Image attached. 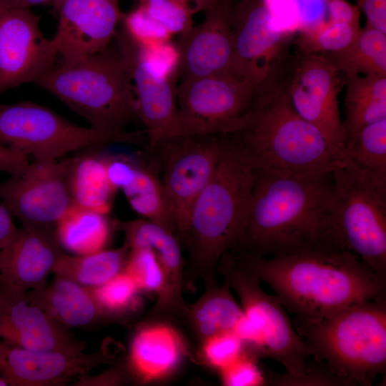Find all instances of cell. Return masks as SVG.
Instances as JSON below:
<instances>
[{
	"instance_id": "obj_1",
	"label": "cell",
	"mask_w": 386,
	"mask_h": 386,
	"mask_svg": "<svg viewBox=\"0 0 386 386\" xmlns=\"http://www.w3.org/2000/svg\"><path fill=\"white\" fill-rule=\"evenodd\" d=\"M332 172L281 176L254 169L250 201L233 249L260 257L345 249L331 224Z\"/></svg>"
},
{
	"instance_id": "obj_2",
	"label": "cell",
	"mask_w": 386,
	"mask_h": 386,
	"mask_svg": "<svg viewBox=\"0 0 386 386\" xmlns=\"http://www.w3.org/2000/svg\"><path fill=\"white\" fill-rule=\"evenodd\" d=\"M227 251L272 289L294 315L293 322H317L351 305L386 297V277L348 250L319 249L274 257Z\"/></svg>"
},
{
	"instance_id": "obj_3",
	"label": "cell",
	"mask_w": 386,
	"mask_h": 386,
	"mask_svg": "<svg viewBox=\"0 0 386 386\" xmlns=\"http://www.w3.org/2000/svg\"><path fill=\"white\" fill-rule=\"evenodd\" d=\"M254 169L239 142L224 134L216 169L196 199L183 232L177 237L187 254L184 290L194 292L198 280L205 290L219 285L217 267L234 241L247 212Z\"/></svg>"
},
{
	"instance_id": "obj_4",
	"label": "cell",
	"mask_w": 386,
	"mask_h": 386,
	"mask_svg": "<svg viewBox=\"0 0 386 386\" xmlns=\"http://www.w3.org/2000/svg\"><path fill=\"white\" fill-rule=\"evenodd\" d=\"M286 62L263 85L247 124L232 134L254 169L292 177L332 172L345 164L322 132L293 107L284 79Z\"/></svg>"
},
{
	"instance_id": "obj_5",
	"label": "cell",
	"mask_w": 386,
	"mask_h": 386,
	"mask_svg": "<svg viewBox=\"0 0 386 386\" xmlns=\"http://www.w3.org/2000/svg\"><path fill=\"white\" fill-rule=\"evenodd\" d=\"M33 84L47 91L89 122L90 127L114 136H129V124L139 119L129 78L117 48L44 72Z\"/></svg>"
},
{
	"instance_id": "obj_6",
	"label": "cell",
	"mask_w": 386,
	"mask_h": 386,
	"mask_svg": "<svg viewBox=\"0 0 386 386\" xmlns=\"http://www.w3.org/2000/svg\"><path fill=\"white\" fill-rule=\"evenodd\" d=\"M342 386L371 385L386 368V297L351 305L314 322H293Z\"/></svg>"
},
{
	"instance_id": "obj_7",
	"label": "cell",
	"mask_w": 386,
	"mask_h": 386,
	"mask_svg": "<svg viewBox=\"0 0 386 386\" xmlns=\"http://www.w3.org/2000/svg\"><path fill=\"white\" fill-rule=\"evenodd\" d=\"M332 175L331 224L337 240L386 277V179L350 164Z\"/></svg>"
},
{
	"instance_id": "obj_8",
	"label": "cell",
	"mask_w": 386,
	"mask_h": 386,
	"mask_svg": "<svg viewBox=\"0 0 386 386\" xmlns=\"http://www.w3.org/2000/svg\"><path fill=\"white\" fill-rule=\"evenodd\" d=\"M269 77L258 81L227 71L180 82L176 89L175 134L239 132L249 122Z\"/></svg>"
},
{
	"instance_id": "obj_9",
	"label": "cell",
	"mask_w": 386,
	"mask_h": 386,
	"mask_svg": "<svg viewBox=\"0 0 386 386\" xmlns=\"http://www.w3.org/2000/svg\"><path fill=\"white\" fill-rule=\"evenodd\" d=\"M141 142L137 132L125 137L104 134L36 103H0V143L34 160H56L69 152L114 143L139 146Z\"/></svg>"
},
{
	"instance_id": "obj_10",
	"label": "cell",
	"mask_w": 386,
	"mask_h": 386,
	"mask_svg": "<svg viewBox=\"0 0 386 386\" xmlns=\"http://www.w3.org/2000/svg\"><path fill=\"white\" fill-rule=\"evenodd\" d=\"M217 273L238 295L244 315L259 335L258 357L277 361L289 376L304 375L312 351L277 297L265 292L259 277L240 265L228 251L220 257Z\"/></svg>"
},
{
	"instance_id": "obj_11",
	"label": "cell",
	"mask_w": 386,
	"mask_h": 386,
	"mask_svg": "<svg viewBox=\"0 0 386 386\" xmlns=\"http://www.w3.org/2000/svg\"><path fill=\"white\" fill-rule=\"evenodd\" d=\"M222 134H175L147 152L173 215L176 237L184 230L192 206L211 179L224 145Z\"/></svg>"
},
{
	"instance_id": "obj_12",
	"label": "cell",
	"mask_w": 386,
	"mask_h": 386,
	"mask_svg": "<svg viewBox=\"0 0 386 386\" xmlns=\"http://www.w3.org/2000/svg\"><path fill=\"white\" fill-rule=\"evenodd\" d=\"M284 79L296 112L324 134L344 164L347 136L339 109L338 96L344 76L324 54L290 53Z\"/></svg>"
},
{
	"instance_id": "obj_13",
	"label": "cell",
	"mask_w": 386,
	"mask_h": 386,
	"mask_svg": "<svg viewBox=\"0 0 386 386\" xmlns=\"http://www.w3.org/2000/svg\"><path fill=\"white\" fill-rule=\"evenodd\" d=\"M267 0H239L231 19L230 71L258 81L284 63L297 29L279 28Z\"/></svg>"
},
{
	"instance_id": "obj_14",
	"label": "cell",
	"mask_w": 386,
	"mask_h": 386,
	"mask_svg": "<svg viewBox=\"0 0 386 386\" xmlns=\"http://www.w3.org/2000/svg\"><path fill=\"white\" fill-rule=\"evenodd\" d=\"M70 158L34 160L0 182V199L22 227L55 228L73 204L68 173Z\"/></svg>"
},
{
	"instance_id": "obj_15",
	"label": "cell",
	"mask_w": 386,
	"mask_h": 386,
	"mask_svg": "<svg viewBox=\"0 0 386 386\" xmlns=\"http://www.w3.org/2000/svg\"><path fill=\"white\" fill-rule=\"evenodd\" d=\"M114 39L129 78L138 117L146 128L147 149H150L161 139L175 134L178 78L156 70L142 46L122 26Z\"/></svg>"
},
{
	"instance_id": "obj_16",
	"label": "cell",
	"mask_w": 386,
	"mask_h": 386,
	"mask_svg": "<svg viewBox=\"0 0 386 386\" xmlns=\"http://www.w3.org/2000/svg\"><path fill=\"white\" fill-rule=\"evenodd\" d=\"M40 17L29 9L0 6V96L31 82L54 66L52 39L43 34Z\"/></svg>"
},
{
	"instance_id": "obj_17",
	"label": "cell",
	"mask_w": 386,
	"mask_h": 386,
	"mask_svg": "<svg viewBox=\"0 0 386 386\" xmlns=\"http://www.w3.org/2000/svg\"><path fill=\"white\" fill-rule=\"evenodd\" d=\"M51 39L61 64L83 59L109 45L122 21L119 0H64Z\"/></svg>"
},
{
	"instance_id": "obj_18",
	"label": "cell",
	"mask_w": 386,
	"mask_h": 386,
	"mask_svg": "<svg viewBox=\"0 0 386 386\" xmlns=\"http://www.w3.org/2000/svg\"><path fill=\"white\" fill-rule=\"evenodd\" d=\"M0 341L41 352L80 353L86 347L68 327L29 303L26 293L1 286Z\"/></svg>"
},
{
	"instance_id": "obj_19",
	"label": "cell",
	"mask_w": 386,
	"mask_h": 386,
	"mask_svg": "<svg viewBox=\"0 0 386 386\" xmlns=\"http://www.w3.org/2000/svg\"><path fill=\"white\" fill-rule=\"evenodd\" d=\"M114 357L99 349L91 354L33 351L0 341V373L11 386L62 385Z\"/></svg>"
},
{
	"instance_id": "obj_20",
	"label": "cell",
	"mask_w": 386,
	"mask_h": 386,
	"mask_svg": "<svg viewBox=\"0 0 386 386\" xmlns=\"http://www.w3.org/2000/svg\"><path fill=\"white\" fill-rule=\"evenodd\" d=\"M233 8L232 0H218L216 6L205 13L201 24L179 36L176 44L180 82L230 71Z\"/></svg>"
},
{
	"instance_id": "obj_21",
	"label": "cell",
	"mask_w": 386,
	"mask_h": 386,
	"mask_svg": "<svg viewBox=\"0 0 386 386\" xmlns=\"http://www.w3.org/2000/svg\"><path fill=\"white\" fill-rule=\"evenodd\" d=\"M64 253L55 228H19L12 242L0 250V286L23 293L43 289Z\"/></svg>"
},
{
	"instance_id": "obj_22",
	"label": "cell",
	"mask_w": 386,
	"mask_h": 386,
	"mask_svg": "<svg viewBox=\"0 0 386 386\" xmlns=\"http://www.w3.org/2000/svg\"><path fill=\"white\" fill-rule=\"evenodd\" d=\"M187 353L181 333L167 322H145L129 348V370L141 382L164 378L174 372Z\"/></svg>"
},
{
	"instance_id": "obj_23",
	"label": "cell",
	"mask_w": 386,
	"mask_h": 386,
	"mask_svg": "<svg viewBox=\"0 0 386 386\" xmlns=\"http://www.w3.org/2000/svg\"><path fill=\"white\" fill-rule=\"evenodd\" d=\"M26 297L29 303L68 328L85 327L108 319L89 287L63 277L56 276L41 290L27 292Z\"/></svg>"
},
{
	"instance_id": "obj_24",
	"label": "cell",
	"mask_w": 386,
	"mask_h": 386,
	"mask_svg": "<svg viewBox=\"0 0 386 386\" xmlns=\"http://www.w3.org/2000/svg\"><path fill=\"white\" fill-rule=\"evenodd\" d=\"M346 149L365 127L386 119V76H344Z\"/></svg>"
},
{
	"instance_id": "obj_25",
	"label": "cell",
	"mask_w": 386,
	"mask_h": 386,
	"mask_svg": "<svg viewBox=\"0 0 386 386\" xmlns=\"http://www.w3.org/2000/svg\"><path fill=\"white\" fill-rule=\"evenodd\" d=\"M68 183L73 204L104 214L109 212L117 190L109 180L103 155L70 158Z\"/></svg>"
},
{
	"instance_id": "obj_26",
	"label": "cell",
	"mask_w": 386,
	"mask_h": 386,
	"mask_svg": "<svg viewBox=\"0 0 386 386\" xmlns=\"http://www.w3.org/2000/svg\"><path fill=\"white\" fill-rule=\"evenodd\" d=\"M243 315L231 288L224 282L222 286L205 290L193 305H189L185 320L202 342L215 335L233 331Z\"/></svg>"
},
{
	"instance_id": "obj_27",
	"label": "cell",
	"mask_w": 386,
	"mask_h": 386,
	"mask_svg": "<svg viewBox=\"0 0 386 386\" xmlns=\"http://www.w3.org/2000/svg\"><path fill=\"white\" fill-rule=\"evenodd\" d=\"M112 225L107 214L72 204L58 221L55 231L63 249L76 255L104 249Z\"/></svg>"
},
{
	"instance_id": "obj_28",
	"label": "cell",
	"mask_w": 386,
	"mask_h": 386,
	"mask_svg": "<svg viewBox=\"0 0 386 386\" xmlns=\"http://www.w3.org/2000/svg\"><path fill=\"white\" fill-rule=\"evenodd\" d=\"M129 253V248L125 243L119 248L85 255L64 252L55 264L52 274L85 287H98L123 271Z\"/></svg>"
},
{
	"instance_id": "obj_29",
	"label": "cell",
	"mask_w": 386,
	"mask_h": 386,
	"mask_svg": "<svg viewBox=\"0 0 386 386\" xmlns=\"http://www.w3.org/2000/svg\"><path fill=\"white\" fill-rule=\"evenodd\" d=\"M343 76H386V34L365 25L346 48L323 54Z\"/></svg>"
},
{
	"instance_id": "obj_30",
	"label": "cell",
	"mask_w": 386,
	"mask_h": 386,
	"mask_svg": "<svg viewBox=\"0 0 386 386\" xmlns=\"http://www.w3.org/2000/svg\"><path fill=\"white\" fill-rule=\"evenodd\" d=\"M361 29L360 26L321 20L297 29L292 44L305 54L335 52L351 44Z\"/></svg>"
},
{
	"instance_id": "obj_31",
	"label": "cell",
	"mask_w": 386,
	"mask_h": 386,
	"mask_svg": "<svg viewBox=\"0 0 386 386\" xmlns=\"http://www.w3.org/2000/svg\"><path fill=\"white\" fill-rule=\"evenodd\" d=\"M347 164L386 179V119L362 128L346 149Z\"/></svg>"
},
{
	"instance_id": "obj_32",
	"label": "cell",
	"mask_w": 386,
	"mask_h": 386,
	"mask_svg": "<svg viewBox=\"0 0 386 386\" xmlns=\"http://www.w3.org/2000/svg\"><path fill=\"white\" fill-rule=\"evenodd\" d=\"M102 311L108 319H118L138 309L141 290L132 278L122 271L105 283L89 287Z\"/></svg>"
},
{
	"instance_id": "obj_33",
	"label": "cell",
	"mask_w": 386,
	"mask_h": 386,
	"mask_svg": "<svg viewBox=\"0 0 386 386\" xmlns=\"http://www.w3.org/2000/svg\"><path fill=\"white\" fill-rule=\"evenodd\" d=\"M138 5L143 6L172 35H185L194 26L192 17L197 11L187 1L141 0L138 1Z\"/></svg>"
},
{
	"instance_id": "obj_34",
	"label": "cell",
	"mask_w": 386,
	"mask_h": 386,
	"mask_svg": "<svg viewBox=\"0 0 386 386\" xmlns=\"http://www.w3.org/2000/svg\"><path fill=\"white\" fill-rule=\"evenodd\" d=\"M123 271L128 274L141 292L157 295L163 274L155 252L150 248L129 250Z\"/></svg>"
},
{
	"instance_id": "obj_35",
	"label": "cell",
	"mask_w": 386,
	"mask_h": 386,
	"mask_svg": "<svg viewBox=\"0 0 386 386\" xmlns=\"http://www.w3.org/2000/svg\"><path fill=\"white\" fill-rule=\"evenodd\" d=\"M122 26L139 44L149 46L171 40L173 36L139 5L124 15Z\"/></svg>"
},
{
	"instance_id": "obj_36",
	"label": "cell",
	"mask_w": 386,
	"mask_h": 386,
	"mask_svg": "<svg viewBox=\"0 0 386 386\" xmlns=\"http://www.w3.org/2000/svg\"><path fill=\"white\" fill-rule=\"evenodd\" d=\"M201 343L204 360L219 371L232 364L245 349L243 342L234 331L215 335Z\"/></svg>"
},
{
	"instance_id": "obj_37",
	"label": "cell",
	"mask_w": 386,
	"mask_h": 386,
	"mask_svg": "<svg viewBox=\"0 0 386 386\" xmlns=\"http://www.w3.org/2000/svg\"><path fill=\"white\" fill-rule=\"evenodd\" d=\"M258 357L244 349L232 364L219 370L222 385L226 386H262L266 375L258 365Z\"/></svg>"
},
{
	"instance_id": "obj_38",
	"label": "cell",
	"mask_w": 386,
	"mask_h": 386,
	"mask_svg": "<svg viewBox=\"0 0 386 386\" xmlns=\"http://www.w3.org/2000/svg\"><path fill=\"white\" fill-rule=\"evenodd\" d=\"M269 385L279 386H342L341 382L320 362L317 367H308L306 373L299 377H291L284 373L270 372L266 375Z\"/></svg>"
},
{
	"instance_id": "obj_39",
	"label": "cell",
	"mask_w": 386,
	"mask_h": 386,
	"mask_svg": "<svg viewBox=\"0 0 386 386\" xmlns=\"http://www.w3.org/2000/svg\"><path fill=\"white\" fill-rule=\"evenodd\" d=\"M141 46L147 59L156 70L166 76L178 78L179 52L176 43L170 40L149 46Z\"/></svg>"
},
{
	"instance_id": "obj_40",
	"label": "cell",
	"mask_w": 386,
	"mask_h": 386,
	"mask_svg": "<svg viewBox=\"0 0 386 386\" xmlns=\"http://www.w3.org/2000/svg\"><path fill=\"white\" fill-rule=\"evenodd\" d=\"M103 157L111 184L116 190L124 189L133 180L139 162L123 154L103 155Z\"/></svg>"
},
{
	"instance_id": "obj_41",
	"label": "cell",
	"mask_w": 386,
	"mask_h": 386,
	"mask_svg": "<svg viewBox=\"0 0 386 386\" xmlns=\"http://www.w3.org/2000/svg\"><path fill=\"white\" fill-rule=\"evenodd\" d=\"M327 20L335 22L360 26V10L356 4L346 0H326Z\"/></svg>"
},
{
	"instance_id": "obj_42",
	"label": "cell",
	"mask_w": 386,
	"mask_h": 386,
	"mask_svg": "<svg viewBox=\"0 0 386 386\" xmlns=\"http://www.w3.org/2000/svg\"><path fill=\"white\" fill-rule=\"evenodd\" d=\"M367 19L365 25L386 34V0H356Z\"/></svg>"
},
{
	"instance_id": "obj_43",
	"label": "cell",
	"mask_w": 386,
	"mask_h": 386,
	"mask_svg": "<svg viewBox=\"0 0 386 386\" xmlns=\"http://www.w3.org/2000/svg\"><path fill=\"white\" fill-rule=\"evenodd\" d=\"M29 163L26 155L0 143V172L16 175L22 172Z\"/></svg>"
},
{
	"instance_id": "obj_44",
	"label": "cell",
	"mask_w": 386,
	"mask_h": 386,
	"mask_svg": "<svg viewBox=\"0 0 386 386\" xmlns=\"http://www.w3.org/2000/svg\"><path fill=\"white\" fill-rule=\"evenodd\" d=\"M19 228L15 225L12 214L3 203L0 202V250L6 248L14 239Z\"/></svg>"
},
{
	"instance_id": "obj_45",
	"label": "cell",
	"mask_w": 386,
	"mask_h": 386,
	"mask_svg": "<svg viewBox=\"0 0 386 386\" xmlns=\"http://www.w3.org/2000/svg\"><path fill=\"white\" fill-rule=\"evenodd\" d=\"M124 372L120 367L112 368L98 376L91 377L89 374L79 376L78 385H115L124 382Z\"/></svg>"
},
{
	"instance_id": "obj_46",
	"label": "cell",
	"mask_w": 386,
	"mask_h": 386,
	"mask_svg": "<svg viewBox=\"0 0 386 386\" xmlns=\"http://www.w3.org/2000/svg\"><path fill=\"white\" fill-rule=\"evenodd\" d=\"M52 0H0V6L11 9H29L32 6L51 4Z\"/></svg>"
},
{
	"instance_id": "obj_47",
	"label": "cell",
	"mask_w": 386,
	"mask_h": 386,
	"mask_svg": "<svg viewBox=\"0 0 386 386\" xmlns=\"http://www.w3.org/2000/svg\"><path fill=\"white\" fill-rule=\"evenodd\" d=\"M139 1L141 0H137ZM189 2H192L194 6L193 7L198 11H203L206 13L208 11L214 9L218 3V0H184Z\"/></svg>"
},
{
	"instance_id": "obj_48",
	"label": "cell",
	"mask_w": 386,
	"mask_h": 386,
	"mask_svg": "<svg viewBox=\"0 0 386 386\" xmlns=\"http://www.w3.org/2000/svg\"><path fill=\"white\" fill-rule=\"evenodd\" d=\"M64 1V0H52L51 1V5L53 11L55 14H57L61 5Z\"/></svg>"
},
{
	"instance_id": "obj_49",
	"label": "cell",
	"mask_w": 386,
	"mask_h": 386,
	"mask_svg": "<svg viewBox=\"0 0 386 386\" xmlns=\"http://www.w3.org/2000/svg\"><path fill=\"white\" fill-rule=\"evenodd\" d=\"M9 383L0 373V386H7Z\"/></svg>"
},
{
	"instance_id": "obj_50",
	"label": "cell",
	"mask_w": 386,
	"mask_h": 386,
	"mask_svg": "<svg viewBox=\"0 0 386 386\" xmlns=\"http://www.w3.org/2000/svg\"><path fill=\"white\" fill-rule=\"evenodd\" d=\"M326 1V0H325Z\"/></svg>"
}]
</instances>
